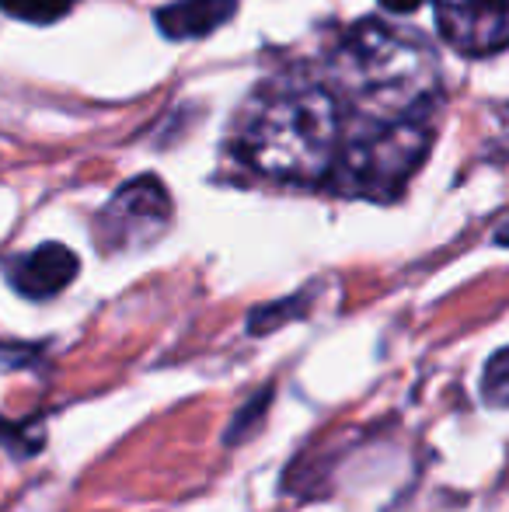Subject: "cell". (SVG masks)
Here are the masks:
<instances>
[{
  "mask_svg": "<svg viewBox=\"0 0 509 512\" xmlns=\"http://www.w3.org/2000/svg\"><path fill=\"white\" fill-rule=\"evenodd\" d=\"M74 0H0V11L28 25H53L63 14H70Z\"/></svg>",
  "mask_w": 509,
  "mask_h": 512,
  "instance_id": "10",
  "label": "cell"
},
{
  "mask_svg": "<svg viewBox=\"0 0 509 512\" xmlns=\"http://www.w3.org/2000/svg\"><path fill=\"white\" fill-rule=\"evenodd\" d=\"M342 143V105L321 84H300L258 105L241 154L272 182H325Z\"/></svg>",
  "mask_w": 509,
  "mask_h": 512,
  "instance_id": "2",
  "label": "cell"
},
{
  "mask_svg": "<svg viewBox=\"0 0 509 512\" xmlns=\"http://www.w3.org/2000/svg\"><path fill=\"white\" fill-rule=\"evenodd\" d=\"M81 272V258L60 241H46L39 248L14 255L4 265V276L14 293L25 300H53L67 290Z\"/></svg>",
  "mask_w": 509,
  "mask_h": 512,
  "instance_id": "6",
  "label": "cell"
},
{
  "mask_svg": "<svg viewBox=\"0 0 509 512\" xmlns=\"http://www.w3.org/2000/svg\"><path fill=\"white\" fill-rule=\"evenodd\" d=\"M175 206L157 175H136L95 216V241L105 255H133L168 234Z\"/></svg>",
  "mask_w": 509,
  "mask_h": 512,
  "instance_id": "4",
  "label": "cell"
},
{
  "mask_svg": "<svg viewBox=\"0 0 509 512\" xmlns=\"http://www.w3.org/2000/svg\"><path fill=\"white\" fill-rule=\"evenodd\" d=\"M238 14V0H175L157 7V32L171 42L206 39Z\"/></svg>",
  "mask_w": 509,
  "mask_h": 512,
  "instance_id": "7",
  "label": "cell"
},
{
  "mask_svg": "<svg viewBox=\"0 0 509 512\" xmlns=\"http://www.w3.org/2000/svg\"><path fill=\"white\" fill-rule=\"evenodd\" d=\"M0 443L14 453V457H32L46 443V425L42 422H7L0 418Z\"/></svg>",
  "mask_w": 509,
  "mask_h": 512,
  "instance_id": "11",
  "label": "cell"
},
{
  "mask_svg": "<svg viewBox=\"0 0 509 512\" xmlns=\"http://www.w3.org/2000/svg\"><path fill=\"white\" fill-rule=\"evenodd\" d=\"M433 147V112L398 115V119H356L325 182L353 199L391 203L408 178L422 168Z\"/></svg>",
  "mask_w": 509,
  "mask_h": 512,
  "instance_id": "3",
  "label": "cell"
},
{
  "mask_svg": "<svg viewBox=\"0 0 509 512\" xmlns=\"http://www.w3.org/2000/svg\"><path fill=\"white\" fill-rule=\"evenodd\" d=\"M436 28L464 56H496L509 39L506 0H433Z\"/></svg>",
  "mask_w": 509,
  "mask_h": 512,
  "instance_id": "5",
  "label": "cell"
},
{
  "mask_svg": "<svg viewBox=\"0 0 509 512\" xmlns=\"http://www.w3.org/2000/svg\"><path fill=\"white\" fill-rule=\"evenodd\" d=\"M381 4L387 7V11H394V14H415L422 4H426V0H381Z\"/></svg>",
  "mask_w": 509,
  "mask_h": 512,
  "instance_id": "14",
  "label": "cell"
},
{
  "mask_svg": "<svg viewBox=\"0 0 509 512\" xmlns=\"http://www.w3.org/2000/svg\"><path fill=\"white\" fill-rule=\"evenodd\" d=\"M272 405V384H265L262 391L252 394L245 405L238 408V415L231 418V429H227L224 443L227 446H241L248 436H255V429H262V418Z\"/></svg>",
  "mask_w": 509,
  "mask_h": 512,
  "instance_id": "9",
  "label": "cell"
},
{
  "mask_svg": "<svg viewBox=\"0 0 509 512\" xmlns=\"http://www.w3.org/2000/svg\"><path fill=\"white\" fill-rule=\"evenodd\" d=\"M307 297H311V293L304 290L290 300H276V304L255 307L252 314H248V335H269V331H276L279 324L300 321V317L307 314Z\"/></svg>",
  "mask_w": 509,
  "mask_h": 512,
  "instance_id": "8",
  "label": "cell"
},
{
  "mask_svg": "<svg viewBox=\"0 0 509 512\" xmlns=\"http://www.w3.org/2000/svg\"><path fill=\"white\" fill-rule=\"evenodd\" d=\"M482 401L489 408H506L509 401V349H496L482 370Z\"/></svg>",
  "mask_w": 509,
  "mask_h": 512,
  "instance_id": "12",
  "label": "cell"
},
{
  "mask_svg": "<svg viewBox=\"0 0 509 512\" xmlns=\"http://www.w3.org/2000/svg\"><path fill=\"white\" fill-rule=\"evenodd\" d=\"M46 356L42 342H0V373H18V370H35Z\"/></svg>",
  "mask_w": 509,
  "mask_h": 512,
  "instance_id": "13",
  "label": "cell"
},
{
  "mask_svg": "<svg viewBox=\"0 0 509 512\" xmlns=\"http://www.w3.org/2000/svg\"><path fill=\"white\" fill-rule=\"evenodd\" d=\"M328 63L335 84L356 98V119H398L436 108L440 67L433 49L377 18L346 28Z\"/></svg>",
  "mask_w": 509,
  "mask_h": 512,
  "instance_id": "1",
  "label": "cell"
}]
</instances>
